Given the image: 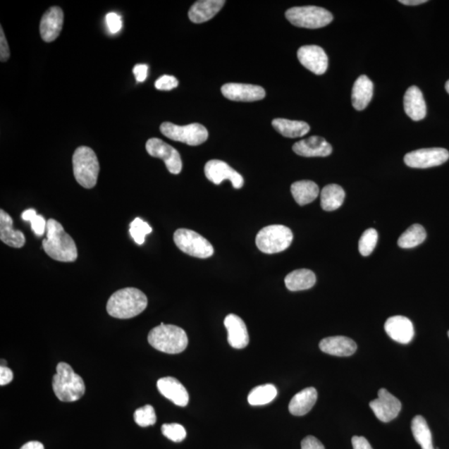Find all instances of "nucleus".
<instances>
[{"label":"nucleus","mask_w":449,"mask_h":449,"mask_svg":"<svg viewBox=\"0 0 449 449\" xmlns=\"http://www.w3.org/2000/svg\"><path fill=\"white\" fill-rule=\"evenodd\" d=\"M46 233L47 237L43 240V248L49 257L61 262H73L77 260L78 249L75 242L58 221L49 219Z\"/></svg>","instance_id":"nucleus-1"},{"label":"nucleus","mask_w":449,"mask_h":449,"mask_svg":"<svg viewBox=\"0 0 449 449\" xmlns=\"http://www.w3.org/2000/svg\"><path fill=\"white\" fill-rule=\"evenodd\" d=\"M147 298L140 290L128 287L116 291L106 304L109 316L117 319H131L145 311Z\"/></svg>","instance_id":"nucleus-2"},{"label":"nucleus","mask_w":449,"mask_h":449,"mask_svg":"<svg viewBox=\"0 0 449 449\" xmlns=\"http://www.w3.org/2000/svg\"><path fill=\"white\" fill-rule=\"evenodd\" d=\"M147 340L154 349L170 355L182 353L188 345V337L183 328L164 323L152 328Z\"/></svg>","instance_id":"nucleus-3"},{"label":"nucleus","mask_w":449,"mask_h":449,"mask_svg":"<svg viewBox=\"0 0 449 449\" xmlns=\"http://www.w3.org/2000/svg\"><path fill=\"white\" fill-rule=\"evenodd\" d=\"M56 371L53 377V390L58 399L62 402L80 400L85 393L83 379L67 363H59Z\"/></svg>","instance_id":"nucleus-4"},{"label":"nucleus","mask_w":449,"mask_h":449,"mask_svg":"<svg viewBox=\"0 0 449 449\" xmlns=\"http://www.w3.org/2000/svg\"><path fill=\"white\" fill-rule=\"evenodd\" d=\"M74 178L82 187L92 189L96 186L100 170L98 157L89 147L77 148L73 156Z\"/></svg>","instance_id":"nucleus-5"},{"label":"nucleus","mask_w":449,"mask_h":449,"mask_svg":"<svg viewBox=\"0 0 449 449\" xmlns=\"http://www.w3.org/2000/svg\"><path fill=\"white\" fill-rule=\"evenodd\" d=\"M293 240V231L287 226L271 225L266 226L257 235V247L266 254H276L285 251Z\"/></svg>","instance_id":"nucleus-6"},{"label":"nucleus","mask_w":449,"mask_h":449,"mask_svg":"<svg viewBox=\"0 0 449 449\" xmlns=\"http://www.w3.org/2000/svg\"><path fill=\"white\" fill-rule=\"evenodd\" d=\"M285 17L296 27L312 30L330 25L334 18L326 8L317 6L291 8L285 12Z\"/></svg>","instance_id":"nucleus-7"},{"label":"nucleus","mask_w":449,"mask_h":449,"mask_svg":"<svg viewBox=\"0 0 449 449\" xmlns=\"http://www.w3.org/2000/svg\"><path fill=\"white\" fill-rule=\"evenodd\" d=\"M176 245L184 253L194 257L206 259L214 254V248L208 240L196 231L178 229L173 235Z\"/></svg>","instance_id":"nucleus-8"},{"label":"nucleus","mask_w":449,"mask_h":449,"mask_svg":"<svg viewBox=\"0 0 449 449\" xmlns=\"http://www.w3.org/2000/svg\"><path fill=\"white\" fill-rule=\"evenodd\" d=\"M160 130L171 140L186 143L190 146L201 145L208 138L207 128L199 123L178 126V125L166 122L161 123Z\"/></svg>","instance_id":"nucleus-9"},{"label":"nucleus","mask_w":449,"mask_h":449,"mask_svg":"<svg viewBox=\"0 0 449 449\" xmlns=\"http://www.w3.org/2000/svg\"><path fill=\"white\" fill-rule=\"evenodd\" d=\"M449 159V152L444 148H424L415 150L405 156V163L410 168H429L446 163Z\"/></svg>","instance_id":"nucleus-10"},{"label":"nucleus","mask_w":449,"mask_h":449,"mask_svg":"<svg viewBox=\"0 0 449 449\" xmlns=\"http://www.w3.org/2000/svg\"><path fill=\"white\" fill-rule=\"evenodd\" d=\"M146 150L152 156L164 161L166 168L172 174L182 172L183 161L178 150L159 138H151L146 143Z\"/></svg>","instance_id":"nucleus-11"},{"label":"nucleus","mask_w":449,"mask_h":449,"mask_svg":"<svg viewBox=\"0 0 449 449\" xmlns=\"http://www.w3.org/2000/svg\"><path fill=\"white\" fill-rule=\"evenodd\" d=\"M370 409L381 422L388 423L395 419L402 408L401 402L386 388L378 392V398L369 402Z\"/></svg>","instance_id":"nucleus-12"},{"label":"nucleus","mask_w":449,"mask_h":449,"mask_svg":"<svg viewBox=\"0 0 449 449\" xmlns=\"http://www.w3.org/2000/svg\"><path fill=\"white\" fill-rule=\"evenodd\" d=\"M204 171L207 178L216 185L221 184L224 180H229L234 188L240 189L243 187L242 176L230 168L225 161L220 160L207 161Z\"/></svg>","instance_id":"nucleus-13"},{"label":"nucleus","mask_w":449,"mask_h":449,"mask_svg":"<svg viewBox=\"0 0 449 449\" xmlns=\"http://www.w3.org/2000/svg\"><path fill=\"white\" fill-rule=\"evenodd\" d=\"M297 57L300 63L316 75H322L328 68L327 54L317 45H305L300 48Z\"/></svg>","instance_id":"nucleus-14"},{"label":"nucleus","mask_w":449,"mask_h":449,"mask_svg":"<svg viewBox=\"0 0 449 449\" xmlns=\"http://www.w3.org/2000/svg\"><path fill=\"white\" fill-rule=\"evenodd\" d=\"M225 98L238 102H254L266 97V91L261 86L244 83H226L221 87Z\"/></svg>","instance_id":"nucleus-15"},{"label":"nucleus","mask_w":449,"mask_h":449,"mask_svg":"<svg viewBox=\"0 0 449 449\" xmlns=\"http://www.w3.org/2000/svg\"><path fill=\"white\" fill-rule=\"evenodd\" d=\"M384 330L393 340L402 345L410 343L414 336L413 323L401 316L388 318L384 324Z\"/></svg>","instance_id":"nucleus-16"},{"label":"nucleus","mask_w":449,"mask_h":449,"mask_svg":"<svg viewBox=\"0 0 449 449\" xmlns=\"http://www.w3.org/2000/svg\"><path fill=\"white\" fill-rule=\"evenodd\" d=\"M63 12L61 8H50L40 22V35L44 41L50 43L58 38L63 25Z\"/></svg>","instance_id":"nucleus-17"},{"label":"nucleus","mask_w":449,"mask_h":449,"mask_svg":"<svg viewBox=\"0 0 449 449\" xmlns=\"http://www.w3.org/2000/svg\"><path fill=\"white\" fill-rule=\"evenodd\" d=\"M224 325L228 331V342L235 349H244L249 344L250 337L247 326L237 314H230L226 317Z\"/></svg>","instance_id":"nucleus-18"},{"label":"nucleus","mask_w":449,"mask_h":449,"mask_svg":"<svg viewBox=\"0 0 449 449\" xmlns=\"http://www.w3.org/2000/svg\"><path fill=\"white\" fill-rule=\"evenodd\" d=\"M293 151L305 157L328 156L332 154V147L325 138L312 136L295 143Z\"/></svg>","instance_id":"nucleus-19"},{"label":"nucleus","mask_w":449,"mask_h":449,"mask_svg":"<svg viewBox=\"0 0 449 449\" xmlns=\"http://www.w3.org/2000/svg\"><path fill=\"white\" fill-rule=\"evenodd\" d=\"M157 388L166 399L176 405L185 407L189 402V395L183 384L173 377H165L156 383Z\"/></svg>","instance_id":"nucleus-20"},{"label":"nucleus","mask_w":449,"mask_h":449,"mask_svg":"<svg viewBox=\"0 0 449 449\" xmlns=\"http://www.w3.org/2000/svg\"><path fill=\"white\" fill-rule=\"evenodd\" d=\"M319 349L328 355L348 357L357 350V345L348 337L333 336L323 339L319 343Z\"/></svg>","instance_id":"nucleus-21"},{"label":"nucleus","mask_w":449,"mask_h":449,"mask_svg":"<svg viewBox=\"0 0 449 449\" xmlns=\"http://www.w3.org/2000/svg\"><path fill=\"white\" fill-rule=\"evenodd\" d=\"M404 106L406 114L414 121H420L427 114L424 95L418 87L412 86L406 91Z\"/></svg>","instance_id":"nucleus-22"},{"label":"nucleus","mask_w":449,"mask_h":449,"mask_svg":"<svg viewBox=\"0 0 449 449\" xmlns=\"http://www.w3.org/2000/svg\"><path fill=\"white\" fill-rule=\"evenodd\" d=\"M226 1L223 0H202L197 1L190 8L188 16L190 20L195 24H202L211 20L219 13Z\"/></svg>","instance_id":"nucleus-23"},{"label":"nucleus","mask_w":449,"mask_h":449,"mask_svg":"<svg viewBox=\"0 0 449 449\" xmlns=\"http://www.w3.org/2000/svg\"><path fill=\"white\" fill-rule=\"evenodd\" d=\"M0 240L13 248H21L25 244L24 233L13 228L12 217L3 209L0 210Z\"/></svg>","instance_id":"nucleus-24"},{"label":"nucleus","mask_w":449,"mask_h":449,"mask_svg":"<svg viewBox=\"0 0 449 449\" xmlns=\"http://www.w3.org/2000/svg\"><path fill=\"white\" fill-rule=\"evenodd\" d=\"M373 92L372 81L367 75L359 77L352 90L351 100L355 109L362 111L367 109L370 101L372 100Z\"/></svg>","instance_id":"nucleus-25"},{"label":"nucleus","mask_w":449,"mask_h":449,"mask_svg":"<svg viewBox=\"0 0 449 449\" xmlns=\"http://www.w3.org/2000/svg\"><path fill=\"white\" fill-rule=\"evenodd\" d=\"M318 393L316 388L309 387L296 393L290 400L289 411L295 416H303L309 413L316 405Z\"/></svg>","instance_id":"nucleus-26"},{"label":"nucleus","mask_w":449,"mask_h":449,"mask_svg":"<svg viewBox=\"0 0 449 449\" xmlns=\"http://www.w3.org/2000/svg\"><path fill=\"white\" fill-rule=\"evenodd\" d=\"M316 282V275L312 271L308 269L295 270L285 278L286 288L290 291L311 289Z\"/></svg>","instance_id":"nucleus-27"},{"label":"nucleus","mask_w":449,"mask_h":449,"mask_svg":"<svg viewBox=\"0 0 449 449\" xmlns=\"http://www.w3.org/2000/svg\"><path fill=\"white\" fill-rule=\"evenodd\" d=\"M291 193L295 201L300 206L309 204L316 200L319 196V189L316 183L312 180H300L291 185Z\"/></svg>","instance_id":"nucleus-28"},{"label":"nucleus","mask_w":449,"mask_h":449,"mask_svg":"<svg viewBox=\"0 0 449 449\" xmlns=\"http://www.w3.org/2000/svg\"><path fill=\"white\" fill-rule=\"evenodd\" d=\"M272 126L282 136L296 138L307 135L309 132V124L302 121H293L285 118H276L272 121Z\"/></svg>","instance_id":"nucleus-29"},{"label":"nucleus","mask_w":449,"mask_h":449,"mask_svg":"<svg viewBox=\"0 0 449 449\" xmlns=\"http://www.w3.org/2000/svg\"><path fill=\"white\" fill-rule=\"evenodd\" d=\"M345 192L339 185L330 184L323 188L321 193V207L326 211H336L345 201Z\"/></svg>","instance_id":"nucleus-30"},{"label":"nucleus","mask_w":449,"mask_h":449,"mask_svg":"<svg viewBox=\"0 0 449 449\" xmlns=\"http://www.w3.org/2000/svg\"><path fill=\"white\" fill-rule=\"evenodd\" d=\"M411 429L416 442L422 449H434L432 433L424 417L415 416L412 420Z\"/></svg>","instance_id":"nucleus-31"},{"label":"nucleus","mask_w":449,"mask_h":449,"mask_svg":"<svg viewBox=\"0 0 449 449\" xmlns=\"http://www.w3.org/2000/svg\"><path fill=\"white\" fill-rule=\"evenodd\" d=\"M426 237H427V234H426V230L423 226L419 224H414L411 226L409 229H407L400 235L399 240H398V245H399L400 247L404 249L414 248L422 244Z\"/></svg>","instance_id":"nucleus-32"},{"label":"nucleus","mask_w":449,"mask_h":449,"mask_svg":"<svg viewBox=\"0 0 449 449\" xmlns=\"http://www.w3.org/2000/svg\"><path fill=\"white\" fill-rule=\"evenodd\" d=\"M277 388L273 384H264L253 388L248 395L249 404L253 406L270 404L277 396Z\"/></svg>","instance_id":"nucleus-33"},{"label":"nucleus","mask_w":449,"mask_h":449,"mask_svg":"<svg viewBox=\"0 0 449 449\" xmlns=\"http://www.w3.org/2000/svg\"><path fill=\"white\" fill-rule=\"evenodd\" d=\"M378 233L376 229L364 230L359 242V251L363 257H368L374 252L378 242Z\"/></svg>","instance_id":"nucleus-34"},{"label":"nucleus","mask_w":449,"mask_h":449,"mask_svg":"<svg viewBox=\"0 0 449 449\" xmlns=\"http://www.w3.org/2000/svg\"><path fill=\"white\" fill-rule=\"evenodd\" d=\"M22 219L24 221L31 222V228L38 237L44 235L47 229V222H46L44 216L37 214L35 210H26L22 214Z\"/></svg>","instance_id":"nucleus-35"},{"label":"nucleus","mask_w":449,"mask_h":449,"mask_svg":"<svg viewBox=\"0 0 449 449\" xmlns=\"http://www.w3.org/2000/svg\"><path fill=\"white\" fill-rule=\"evenodd\" d=\"M152 229L147 222L137 217L130 225V234L134 242L138 245L145 242L146 235L150 234Z\"/></svg>","instance_id":"nucleus-36"},{"label":"nucleus","mask_w":449,"mask_h":449,"mask_svg":"<svg viewBox=\"0 0 449 449\" xmlns=\"http://www.w3.org/2000/svg\"><path fill=\"white\" fill-rule=\"evenodd\" d=\"M135 423L141 427H148L156 422L155 410L152 405H147L139 408L134 413Z\"/></svg>","instance_id":"nucleus-37"},{"label":"nucleus","mask_w":449,"mask_h":449,"mask_svg":"<svg viewBox=\"0 0 449 449\" xmlns=\"http://www.w3.org/2000/svg\"><path fill=\"white\" fill-rule=\"evenodd\" d=\"M161 432L165 437L175 443L183 441L187 436L186 429L178 424H165L161 427Z\"/></svg>","instance_id":"nucleus-38"},{"label":"nucleus","mask_w":449,"mask_h":449,"mask_svg":"<svg viewBox=\"0 0 449 449\" xmlns=\"http://www.w3.org/2000/svg\"><path fill=\"white\" fill-rule=\"evenodd\" d=\"M106 25L111 34H117L123 27L122 18L117 13H109L105 18Z\"/></svg>","instance_id":"nucleus-39"},{"label":"nucleus","mask_w":449,"mask_h":449,"mask_svg":"<svg viewBox=\"0 0 449 449\" xmlns=\"http://www.w3.org/2000/svg\"><path fill=\"white\" fill-rule=\"evenodd\" d=\"M178 86V80L174 76L164 75L155 82L156 90L161 91H170Z\"/></svg>","instance_id":"nucleus-40"},{"label":"nucleus","mask_w":449,"mask_h":449,"mask_svg":"<svg viewBox=\"0 0 449 449\" xmlns=\"http://www.w3.org/2000/svg\"><path fill=\"white\" fill-rule=\"evenodd\" d=\"M9 57H11V51H9L8 42L1 26L0 27V60L1 62H6Z\"/></svg>","instance_id":"nucleus-41"},{"label":"nucleus","mask_w":449,"mask_h":449,"mask_svg":"<svg viewBox=\"0 0 449 449\" xmlns=\"http://www.w3.org/2000/svg\"><path fill=\"white\" fill-rule=\"evenodd\" d=\"M302 449H326L316 437L307 436L302 442Z\"/></svg>","instance_id":"nucleus-42"},{"label":"nucleus","mask_w":449,"mask_h":449,"mask_svg":"<svg viewBox=\"0 0 449 449\" xmlns=\"http://www.w3.org/2000/svg\"><path fill=\"white\" fill-rule=\"evenodd\" d=\"M133 72L138 82H144L147 78L148 66L147 64H137Z\"/></svg>","instance_id":"nucleus-43"},{"label":"nucleus","mask_w":449,"mask_h":449,"mask_svg":"<svg viewBox=\"0 0 449 449\" xmlns=\"http://www.w3.org/2000/svg\"><path fill=\"white\" fill-rule=\"evenodd\" d=\"M12 370L6 367H0V386H4L13 381Z\"/></svg>","instance_id":"nucleus-44"},{"label":"nucleus","mask_w":449,"mask_h":449,"mask_svg":"<svg viewBox=\"0 0 449 449\" xmlns=\"http://www.w3.org/2000/svg\"><path fill=\"white\" fill-rule=\"evenodd\" d=\"M351 442L354 449H373L364 437L355 436L352 438Z\"/></svg>","instance_id":"nucleus-45"},{"label":"nucleus","mask_w":449,"mask_h":449,"mask_svg":"<svg viewBox=\"0 0 449 449\" xmlns=\"http://www.w3.org/2000/svg\"><path fill=\"white\" fill-rule=\"evenodd\" d=\"M20 449H44V444L38 441H31L25 444Z\"/></svg>","instance_id":"nucleus-46"},{"label":"nucleus","mask_w":449,"mask_h":449,"mask_svg":"<svg viewBox=\"0 0 449 449\" xmlns=\"http://www.w3.org/2000/svg\"><path fill=\"white\" fill-rule=\"evenodd\" d=\"M400 4H405V6H415L419 4L427 3V0H400Z\"/></svg>","instance_id":"nucleus-47"},{"label":"nucleus","mask_w":449,"mask_h":449,"mask_svg":"<svg viewBox=\"0 0 449 449\" xmlns=\"http://www.w3.org/2000/svg\"><path fill=\"white\" fill-rule=\"evenodd\" d=\"M445 89H446V91L448 92V94H449V80L446 82Z\"/></svg>","instance_id":"nucleus-48"},{"label":"nucleus","mask_w":449,"mask_h":449,"mask_svg":"<svg viewBox=\"0 0 449 449\" xmlns=\"http://www.w3.org/2000/svg\"><path fill=\"white\" fill-rule=\"evenodd\" d=\"M448 337H449V331H448Z\"/></svg>","instance_id":"nucleus-49"}]
</instances>
